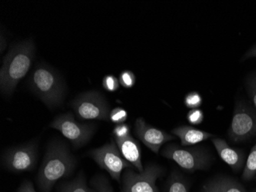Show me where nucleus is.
Returning a JSON list of instances; mask_svg holds the SVG:
<instances>
[{
	"mask_svg": "<svg viewBox=\"0 0 256 192\" xmlns=\"http://www.w3.org/2000/svg\"><path fill=\"white\" fill-rule=\"evenodd\" d=\"M77 161L64 143L54 141L48 145L37 177L42 192H50L60 179L72 173Z\"/></svg>",
	"mask_w": 256,
	"mask_h": 192,
	"instance_id": "1",
	"label": "nucleus"
},
{
	"mask_svg": "<svg viewBox=\"0 0 256 192\" xmlns=\"http://www.w3.org/2000/svg\"><path fill=\"white\" fill-rule=\"evenodd\" d=\"M36 46L26 40L10 49L4 59L0 70V89L6 96L14 93L18 82L28 73L34 57Z\"/></svg>",
	"mask_w": 256,
	"mask_h": 192,
	"instance_id": "2",
	"label": "nucleus"
},
{
	"mask_svg": "<svg viewBox=\"0 0 256 192\" xmlns=\"http://www.w3.org/2000/svg\"><path fill=\"white\" fill-rule=\"evenodd\" d=\"M28 86L50 109L60 106L66 95V85L57 71L48 65L40 63L30 75Z\"/></svg>",
	"mask_w": 256,
	"mask_h": 192,
	"instance_id": "3",
	"label": "nucleus"
},
{
	"mask_svg": "<svg viewBox=\"0 0 256 192\" xmlns=\"http://www.w3.org/2000/svg\"><path fill=\"white\" fill-rule=\"evenodd\" d=\"M71 106L80 120H110V106L98 91L80 94L71 102Z\"/></svg>",
	"mask_w": 256,
	"mask_h": 192,
	"instance_id": "4",
	"label": "nucleus"
},
{
	"mask_svg": "<svg viewBox=\"0 0 256 192\" xmlns=\"http://www.w3.org/2000/svg\"><path fill=\"white\" fill-rule=\"evenodd\" d=\"M256 135V110L243 101H237L228 130V136L234 143L247 141Z\"/></svg>",
	"mask_w": 256,
	"mask_h": 192,
	"instance_id": "5",
	"label": "nucleus"
},
{
	"mask_svg": "<svg viewBox=\"0 0 256 192\" xmlns=\"http://www.w3.org/2000/svg\"><path fill=\"white\" fill-rule=\"evenodd\" d=\"M162 155L191 172L206 169L211 161L210 156L202 148H181L176 144L166 145L162 150Z\"/></svg>",
	"mask_w": 256,
	"mask_h": 192,
	"instance_id": "6",
	"label": "nucleus"
},
{
	"mask_svg": "<svg viewBox=\"0 0 256 192\" xmlns=\"http://www.w3.org/2000/svg\"><path fill=\"white\" fill-rule=\"evenodd\" d=\"M50 127L60 131L76 148L86 145L94 135L96 128L94 124L79 123L71 112L56 117Z\"/></svg>",
	"mask_w": 256,
	"mask_h": 192,
	"instance_id": "7",
	"label": "nucleus"
},
{
	"mask_svg": "<svg viewBox=\"0 0 256 192\" xmlns=\"http://www.w3.org/2000/svg\"><path fill=\"white\" fill-rule=\"evenodd\" d=\"M88 154L100 168L107 171L110 177L118 182L120 181L122 171L134 167L124 158L117 144L113 140L100 148L92 149Z\"/></svg>",
	"mask_w": 256,
	"mask_h": 192,
	"instance_id": "8",
	"label": "nucleus"
},
{
	"mask_svg": "<svg viewBox=\"0 0 256 192\" xmlns=\"http://www.w3.org/2000/svg\"><path fill=\"white\" fill-rule=\"evenodd\" d=\"M162 174V167L158 164H148L142 172L126 168L122 176V192H159L156 181Z\"/></svg>",
	"mask_w": 256,
	"mask_h": 192,
	"instance_id": "9",
	"label": "nucleus"
},
{
	"mask_svg": "<svg viewBox=\"0 0 256 192\" xmlns=\"http://www.w3.org/2000/svg\"><path fill=\"white\" fill-rule=\"evenodd\" d=\"M38 160V145L36 141L10 148L2 157L6 169L12 172L32 171Z\"/></svg>",
	"mask_w": 256,
	"mask_h": 192,
	"instance_id": "10",
	"label": "nucleus"
},
{
	"mask_svg": "<svg viewBox=\"0 0 256 192\" xmlns=\"http://www.w3.org/2000/svg\"><path fill=\"white\" fill-rule=\"evenodd\" d=\"M134 131L136 136L142 142L154 153L159 152L162 145L175 139L174 135L149 125L142 118H138L136 120Z\"/></svg>",
	"mask_w": 256,
	"mask_h": 192,
	"instance_id": "11",
	"label": "nucleus"
},
{
	"mask_svg": "<svg viewBox=\"0 0 256 192\" xmlns=\"http://www.w3.org/2000/svg\"><path fill=\"white\" fill-rule=\"evenodd\" d=\"M212 142L220 158L234 171H240L245 166L246 156L242 151L232 148L222 138H212Z\"/></svg>",
	"mask_w": 256,
	"mask_h": 192,
	"instance_id": "12",
	"label": "nucleus"
},
{
	"mask_svg": "<svg viewBox=\"0 0 256 192\" xmlns=\"http://www.w3.org/2000/svg\"><path fill=\"white\" fill-rule=\"evenodd\" d=\"M114 141L124 158L130 163L138 172H142L144 167L142 164V149L139 142L130 135L123 139L114 138Z\"/></svg>",
	"mask_w": 256,
	"mask_h": 192,
	"instance_id": "13",
	"label": "nucleus"
},
{
	"mask_svg": "<svg viewBox=\"0 0 256 192\" xmlns=\"http://www.w3.org/2000/svg\"><path fill=\"white\" fill-rule=\"evenodd\" d=\"M172 133L180 139L182 146L196 145L208 138H214V135L212 134L189 125L176 127L172 130Z\"/></svg>",
	"mask_w": 256,
	"mask_h": 192,
	"instance_id": "14",
	"label": "nucleus"
},
{
	"mask_svg": "<svg viewBox=\"0 0 256 192\" xmlns=\"http://www.w3.org/2000/svg\"><path fill=\"white\" fill-rule=\"evenodd\" d=\"M58 192H97L90 188L86 184V177L82 173L72 181L62 183L58 187Z\"/></svg>",
	"mask_w": 256,
	"mask_h": 192,
	"instance_id": "15",
	"label": "nucleus"
},
{
	"mask_svg": "<svg viewBox=\"0 0 256 192\" xmlns=\"http://www.w3.org/2000/svg\"><path fill=\"white\" fill-rule=\"evenodd\" d=\"M214 180L221 192H247L238 181L232 177L220 176Z\"/></svg>",
	"mask_w": 256,
	"mask_h": 192,
	"instance_id": "16",
	"label": "nucleus"
},
{
	"mask_svg": "<svg viewBox=\"0 0 256 192\" xmlns=\"http://www.w3.org/2000/svg\"><path fill=\"white\" fill-rule=\"evenodd\" d=\"M166 192H189V187L185 179L174 171L168 179Z\"/></svg>",
	"mask_w": 256,
	"mask_h": 192,
	"instance_id": "17",
	"label": "nucleus"
},
{
	"mask_svg": "<svg viewBox=\"0 0 256 192\" xmlns=\"http://www.w3.org/2000/svg\"><path fill=\"white\" fill-rule=\"evenodd\" d=\"M256 174V142L254 146L250 151L248 158L246 161L244 170H243L242 178L243 181H251L254 178Z\"/></svg>",
	"mask_w": 256,
	"mask_h": 192,
	"instance_id": "18",
	"label": "nucleus"
},
{
	"mask_svg": "<svg viewBox=\"0 0 256 192\" xmlns=\"http://www.w3.org/2000/svg\"><path fill=\"white\" fill-rule=\"evenodd\" d=\"M92 184L97 192H113V188L106 176L98 174L92 179Z\"/></svg>",
	"mask_w": 256,
	"mask_h": 192,
	"instance_id": "19",
	"label": "nucleus"
},
{
	"mask_svg": "<svg viewBox=\"0 0 256 192\" xmlns=\"http://www.w3.org/2000/svg\"><path fill=\"white\" fill-rule=\"evenodd\" d=\"M246 87L252 106L256 110V73L250 75L246 79Z\"/></svg>",
	"mask_w": 256,
	"mask_h": 192,
	"instance_id": "20",
	"label": "nucleus"
},
{
	"mask_svg": "<svg viewBox=\"0 0 256 192\" xmlns=\"http://www.w3.org/2000/svg\"><path fill=\"white\" fill-rule=\"evenodd\" d=\"M202 103V96L196 92H189L184 99V104L190 109H199Z\"/></svg>",
	"mask_w": 256,
	"mask_h": 192,
	"instance_id": "21",
	"label": "nucleus"
},
{
	"mask_svg": "<svg viewBox=\"0 0 256 192\" xmlns=\"http://www.w3.org/2000/svg\"><path fill=\"white\" fill-rule=\"evenodd\" d=\"M119 82L122 87L125 89H132L136 83V76L132 71H124L119 76Z\"/></svg>",
	"mask_w": 256,
	"mask_h": 192,
	"instance_id": "22",
	"label": "nucleus"
},
{
	"mask_svg": "<svg viewBox=\"0 0 256 192\" xmlns=\"http://www.w3.org/2000/svg\"><path fill=\"white\" fill-rule=\"evenodd\" d=\"M128 113L124 109L118 107L115 109H112L110 112V121L113 123L119 124L124 123L128 119Z\"/></svg>",
	"mask_w": 256,
	"mask_h": 192,
	"instance_id": "23",
	"label": "nucleus"
},
{
	"mask_svg": "<svg viewBox=\"0 0 256 192\" xmlns=\"http://www.w3.org/2000/svg\"><path fill=\"white\" fill-rule=\"evenodd\" d=\"M102 86L108 92H116L119 89L120 82H119V79L113 75H107L102 80Z\"/></svg>",
	"mask_w": 256,
	"mask_h": 192,
	"instance_id": "24",
	"label": "nucleus"
},
{
	"mask_svg": "<svg viewBox=\"0 0 256 192\" xmlns=\"http://www.w3.org/2000/svg\"><path fill=\"white\" fill-rule=\"evenodd\" d=\"M186 118H188V122H189L191 125H200V124L204 122V112L200 109H191V110L188 112Z\"/></svg>",
	"mask_w": 256,
	"mask_h": 192,
	"instance_id": "25",
	"label": "nucleus"
},
{
	"mask_svg": "<svg viewBox=\"0 0 256 192\" xmlns=\"http://www.w3.org/2000/svg\"><path fill=\"white\" fill-rule=\"evenodd\" d=\"M130 129L129 125L126 124H119L114 128L113 134L114 135V138L118 139H123L126 137L130 135Z\"/></svg>",
	"mask_w": 256,
	"mask_h": 192,
	"instance_id": "26",
	"label": "nucleus"
},
{
	"mask_svg": "<svg viewBox=\"0 0 256 192\" xmlns=\"http://www.w3.org/2000/svg\"><path fill=\"white\" fill-rule=\"evenodd\" d=\"M204 192H221L220 189L218 188V185L216 183L215 180L208 181L205 185L204 186Z\"/></svg>",
	"mask_w": 256,
	"mask_h": 192,
	"instance_id": "27",
	"label": "nucleus"
},
{
	"mask_svg": "<svg viewBox=\"0 0 256 192\" xmlns=\"http://www.w3.org/2000/svg\"><path fill=\"white\" fill-rule=\"evenodd\" d=\"M17 192H36L31 181H26L21 184Z\"/></svg>",
	"mask_w": 256,
	"mask_h": 192,
	"instance_id": "28",
	"label": "nucleus"
},
{
	"mask_svg": "<svg viewBox=\"0 0 256 192\" xmlns=\"http://www.w3.org/2000/svg\"><path fill=\"white\" fill-rule=\"evenodd\" d=\"M252 58H256V44L246 53V54L243 56L242 60H246V59H252Z\"/></svg>",
	"mask_w": 256,
	"mask_h": 192,
	"instance_id": "29",
	"label": "nucleus"
},
{
	"mask_svg": "<svg viewBox=\"0 0 256 192\" xmlns=\"http://www.w3.org/2000/svg\"><path fill=\"white\" fill-rule=\"evenodd\" d=\"M254 192H256V190H254Z\"/></svg>",
	"mask_w": 256,
	"mask_h": 192,
	"instance_id": "30",
	"label": "nucleus"
}]
</instances>
